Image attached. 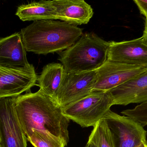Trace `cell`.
<instances>
[{"instance_id": "6da1fadb", "label": "cell", "mask_w": 147, "mask_h": 147, "mask_svg": "<svg viewBox=\"0 0 147 147\" xmlns=\"http://www.w3.org/2000/svg\"><path fill=\"white\" fill-rule=\"evenodd\" d=\"M16 113L27 138L33 130L48 132L62 139L68 145L70 120L63 108L40 89L14 97Z\"/></svg>"}, {"instance_id": "7a4b0ae2", "label": "cell", "mask_w": 147, "mask_h": 147, "mask_svg": "<svg viewBox=\"0 0 147 147\" xmlns=\"http://www.w3.org/2000/svg\"><path fill=\"white\" fill-rule=\"evenodd\" d=\"M83 31L65 22L42 20L34 21L20 34L26 51L45 55L66 50L80 39Z\"/></svg>"}, {"instance_id": "3957f363", "label": "cell", "mask_w": 147, "mask_h": 147, "mask_svg": "<svg viewBox=\"0 0 147 147\" xmlns=\"http://www.w3.org/2000/svg\"><path fill=\"white\" fill-rule=\"evenodd\" d=\"M109 42L93 32L83 34L71 46L59 53L66 73L96 70L107 60Z\"/></svg>"}, {"instance_id": "277c9868", "label": "cell", "mask_w": 147, "mask_h": 147, "mask_svg": "<svg viewBox=\"0 0 147 147\" xmlns=\"http://www.w3.org/2000/svg\"><path fill=\"white\" fill-rule=\"evenodd\" d=\"M113 106L108 91H93L85 97L62 109L64 115L82 127H94Z\"/></svg>"}, {"instance_id": "5b68a950", "label": "cell", "mask_w": 147, "mask_h": 147, "mask_svg": "<svg viewBox=\"0 0 147 147\" xmlns=\"http://www.w3.org/2000/svg\"><path fill=\"white\" fill-rule=\"evenodd\" d=\"M115 147H136L147 142V132L142 125L126 116L110 110L104 118Z\"/></svg>"}, {"instance_id": "8992f818", "label": "cell", "mask_w": 147, "mask_h": 147, "mask_svg": "<svg viewBox=\"0 0 147 147\" xmlns=\"http://www.w3.org/2000/svg\"><path fill=\"white\" fill-rule=\"evenodd\" d=\"M97 79L96 70L79 73H66L56 98L62 108L90 94Z\"/></svg>"}, {"instance_id": "52a82bcc", "label": "cell", "mask_w": 147, "mask_h": 147, "mask_svg": "<svg viewBox=\"0 0 147 147\" xmlns=\"http://www.w3.org/2000/svg\"><path fill=\"white\" fill-rule=\"evenodd\" d=\"M1 147H27V138L16 113L14 98L0 100Z\"/></svg>"}, {"instance_id": "ba28073f", "label": "cell", "mask_w": 147, "mask_h": 147, "mask_svg": "<svg viewBox=\"0 0 147 147\" xmlns=\"http://www.w3.org/2000/svg\"><path fill=\"white\" fill-rule=\"evenodd\" d=\"M146 71L147 69L107 60L96 70V81L93 91H108Z\"/></svg>"}, {"instance_id": "9c48e42d", "label": "cell", "mask_w": 147, "mask_h": 147, "mask_svg": "<svg viewBox=\"0 0 147 147\" xmlns=\"http://www.w3.org/2000/svg\"><path fill=\"white\" fill-rule=\"evenodd\" d=\"M38 79L31 64L19 69L0 67V100L20 96L35 85Z\"/></svg>"}, {"instance_id": "30bf717a", "label": "cell", "mask_w": 147, "mask_h": 147, "mask_svg": "<svg viewBox=\"0 0 147 147\" xmlns=\"http://www.w3.org/2000/svg\"><path fill=\"white\" fill-rule=\"evenodd\" d=\"M109 42L108 60L147 69V45L142 37Z\"/></svg>"}, {"instance_id": "8fae6325", "label": "cell", "mask_w": 147, "mask_h": 147, "mask_svg": "<svg viewBox=\"0 0 147 147\" xmlns=\"http://www.w3.org/2000/svg\"><path fill=\"white\" fill-rule=\"evenodd\" d=\"M107 91L113 105L125 106L147 102V71Z\"/></svg>"}, {"instance_id": "7c38bea8", "label": "cell", "mask_w": 147, "mask_h": 147, "mask_svg": "<svg viewBox=\"0 0 147 147\" xmlns=\"http://www.w3.org/2000/svg\"><path fill=\"white\" fill-rule=\"evenodd\" d=\"M30 65L20 33L0 39V67L19 69Z\"/></svg>"}, {"instance_id": "4fadbf2b", "label": "cell", "mask_w": 147, "mask_h": 147, "mask_svg": "<svg viewBox=\"0 0 147 147\" xmlns=\"http://www.w3.org/2000/svg\"><path fill=\"white\" fill-rule=\"evenodd\" d=\"M58 20L77 26L86 24L93 16L90 5L84 0H53Z\"/></svg>"}, {"instance_id": "5bb4252c", "label": "cell", "mask_w": 147, "mask_h": 147, "mask_svg": "<svg viewBox=\"0 0 147 147\" xmlns=\"http://www.w3.org/2000/svg\"><path fill=\"white\" fill-rule=\"evenodd\" d=\"M65 73L63 66L60 63H52L47 65L38 77L40 89L56 101Z\"/></svg>"}, {"instance_id": "9a60e30c", "label": "cell", "mask_w": 147, "mask_h": 147, "mask_svg": "<svg viewBox=\"0 0 147 147\" xmlns=\"http://www.w3.org/2000/svg\"><path fill=\"white\" fill-rule=\"evenodd\" d=\"M16 15L23 21L58 20L52 1H41L22 4L18 7Z\"/></svg>"}, {"instance_id": "2e32d148", "label": "cell", "mask_w": 147, "mask_h": 147, "mask_svg": "<svg viewBox=\"0 0 147 147\" xmlns=\"http://www.w3.org/2000/svg\"><path fill=\"white\" fill-rule=\"evenodd\" d=\"M88 141L97 147H115L112 135L104 118L93 127Z\"/></svg>"}, {"instance_id": "e0dca14e", "label": "cell", "mask_w": 147, "mask_h": 147, "mask_svg": "<svg viewBox=\"0 0 147 147\" xmlns=\"http://www.w3.org/2000/svg\"><path fill=\"white\" fill-rule=\"evenodd\" d=\"M27 140L34 147H65V142L48 132L33 130Z\"/></svg>"}, {"instance_id": "ac0fdd59", "label": "cell", "mask_w": 147, "mask_h": 147, "mask_svg": "<svg viewBox=\"0 0 147 147\" xmlns=\"http://www.w3.org/2000/svg\"><path fill=\"white\" fill-rule=\"evenodd\" d=\"M124 116L129 117L140 123L143 127L147 125V102L140 104L132 109L122 111Z\"/></svg>"}, {"instance_id": "d6986e66", "label": "cell", "mask_w": 147, "mask_h": 147, "mask_svg": "<svg viewBox=\"0 0 147 147\" xmlns=\"http://www.w3.org/2000/svg\"><path fill=\"white\" fill-rule=\"evenodd\" d=\"M134 2L138 7L140 14L147 19V0H134Z\"/></svg>"}, {"instance_id": "ffe728a7", "label": "cell", "mask_w": 147, "mask_h": 147, "mask_svg": "<svg viewBox=\"0 0 147 147\" xmlns=\"http://www.w3.org/2000/svg\"><path fill=\"white\" fill-rule=\"evenodd\" d=\"M144 43L147 45V19H146L145 29L143 31V35L142 36Z\"/></svg>"}, {"instance_id": "44dd1931", "label": "cell", "mask_w": 147, "mask_h": 147, "mask_svg": "<svg viewBox=\"0 0 147 147\" xmlns=\"http://www.w3.org/2000/svg\"><path fill=\"white\" fill-rule=\"evenodd\" d=\"M85 147H97L96 145L92 142L88 141L86 146Z\"/></svg>"}, {"instance_id": "7402d4cb", "label": "cell", "mask_w": 147, "mask_h": 147, "mask_svg": "<svg viewBox=\"0 0 147 147\" xmlns=\"http://www.w3.org/2000/svg\"><path fill=\"white\" fill-rule=\"evenodd\" d=\"M136 147H147V142H142Z\"/></svg>"}, {"instance_id": "603a6c76", "label": "cell", "mask_w": 147, "mask_h": 147, "mask_svg": "<svg viewBox=\"0 0 147 147\" xmlns=\"http://www.w3.org/2000/svg\"><path fill=\"white\" fill-rule=\"evenodd\" d=\"M0 147H1V140H0Z\"/></svg>"}]
</instances>
